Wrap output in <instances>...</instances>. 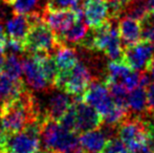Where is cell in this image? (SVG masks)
Here are the masks:
<instances>
[{
	"mask_svg": "<svg viewBox=\"0 0 154 153\" xmlns=\"http://www.w3.org/2000/svg\"><path fill=\"white\" fill-rule=\"evenodd\" d=\"M136 153H154V151L152 149H150L148 146H144L142 149H140Z\"/></svg>",
	"mask_w": 154,
	"mask_h": 153,
	"instance_id": "cell-35",
	"label": "cell"
},
{
	"mask_svg": "<svg viewBox=\"0 0 154 153\" xmlns=\"http://www.w3.org/2000/svg\"><path fill=\"white\" fill-rule=\"evenodd\" d=\"M147 6H148L149 11L154 13V0H146Z\"/></svg>",
	"mask_w": 154,
	"mask_h": 153,
	"instance_id": "cell-37",
	"label": "cell"
},
{
	"mask_svg": "<svg viewBox=\"0 0 154 153\" xmlns=\"http://www.w3.org/2000/svg\"><path fill=\"white\" fill-rule=\"evenodd\" d=\"M3 143H4V131L0 128V153H3Z\"/></svg>",
	"mask_w": 154,
	"mask_h": 153,
	"instance_id": "cell-33",
	"label": "cell"
},
{
	"mask_svg": "<svg viewBox=\"0 0 154 153\" xmlns=\"http://www.w3.org/2000/svg\"><path fill=\"white\" fill-rule=\"evenodd\" d=\"M1 1L3 2L4 4H6V5H12L15 0H1Z\"/></svg>",
	"mask_w": 154,
	"mask_h": 153,
	"instance_id": "cell-39",
	"label": "cell"
},
{
	"mask_svg": "<svg viewBox=\"0 0 154 153\" xmlns=\"http://www.w3.org/2000/svg\"><path fill=\"white\" fill-rule=\"evenodd\" d=\"M143 72H137V70H130L126 76L123 77V79L120 81L124 87L126 88L128 92L135 89L136 87L140 85V79H142Z\"/></svg>",
	"mask_w": 154,
	"mask_h": 153,
	"instance_id": "cell-26",
	"label": "cell"
},
{
	"mask_svg": "<svg viewBox=\"0 0 154 153\" xmlns=\"http://www.w3.org/2000/svg\"><path fill=\"white\" fill-rule=\"evenodd\" d=\"M82 8L85 23L92 29L102 26L109 20L108 5L105 0H84Z\"/></svg>",
	"mask_w": 154,
	"mask_h": 153,
	"instance_id": "cell-11",
	"label": "cell"
},
{
	"mask_svg": "<svg viewBox=\"0 0 154 153\" xmlns=\"http://www.w3.org/2000/svg\"><path fill=\"white\" fill-rule=\"evenodd\" d=\"M54 59L60 72H69L79 62L77 50L66 44H60L55 50Z\"/></svg>",
	"mask_w": 154,
	"mask_h": 153,
	"instance_id": "cell-19",
	"label": "cell"
},
{
	"mask_svg": "<svg viewBox=\"0 0 154 153\" xmlns=\"http://www.w3.org/2000/svg\"><path fill=\"white\" fill-rule=\"evenodd\" d=\"M82 0H47L46 11H61L70 10L79 5Z\"/></svg>",
	"mask_w": 154,
	"mask_h": 153,
	"instance_id": "cell-28",
	"label": "cell"
},
{
	"mask_svg": "<svg viewBox=\"0 0 154 153\" xmlns=\"http://www.w3.org/2000/svg\"><path fill=\"white\" fill-rule=\"evenodd\" d=\"M132 70L129 66H127L123 62L119 61H110L107 63L106 67V77H105V83H113V82H120L123 79L124 76Z\"/></svg>",
	"mask_w": 154,
	"mask_h": 153,
	"instance_id": "cell-23",
	"label": "cell"
},
{
	"mask_svg": "<svg viewBox=\"0 0 154 153\" xmlns=\"http://www.w3.org/2000/svg\"><path fill=\"white\" fill-rule=\"evenodd\" d=\"M121 39L126 45H132L142 41V22L129 16H123L118 24Z\"/></svg>",
	"mask_w": 154,
	"mask_h": 153,
	"instance_id": "cell-16",
	"label": "cell"
},
{
	"mask_svg": "<svg viewBox=\"0 0 154 153\" xmlns=\"http://www.w3.org/2000/svg\"><path fill=\"white\" fill-rule=\"evenodd\" d=\"M44 120V118H35L20 132L4 133L3 153H38L41 147V127Z\"/></svg>",
	"mask_w": 154,
	"mask_h": 153,
	"instance_id": "cell-3",
	"label": "cell"
},
{
	"mask_svg": "<svg viewBox=\"0 0 154 153\" xmlns=\"http://www.w3.org/2000/svg\"><path fill=\"white\" fill-rule=\"evenodd\" d=\"M102 153H130V152L127 149L125 144L116 135V136H112L108 139Z\"/></svg>",
	"mask_w": 154,
	"mask_h": 153,
	"instance_id": "cell-27",
	"label": "cell"
},
{
	"mask_svg": "<svg viewBox=\"0 0 154 153\" xmlns=\"http://www.w3.org/2000/svg\"><path fill=\"white\" fill-rule=\"evenodd\" d=\"M105 1H107V0H105Z\"/></svg>",
	"mask_w": 154,
	"mask_h": 153,
	"instance_id": "cell-41",
	"label": "cell"
},
{
	"mask_svg": "<svg viewBox=\"0 0 154 153\" xmlns=\"http://www.w3.org/2000/svg\"><path fill=\"white\" fill-rule=\"evenodd\" d=\"M4 61H5V55H4V51H1L0 53V72H2Z\"/></svg>",
	"mask_w": 154,
	"mask_h": 153,
	"instance_id": "cell-36",
	"label": "cell"
},
{
	"mask_svg": "<svg viewBox=\"0 0 154 153\" xmlns=\"http://www.w3.org/2000/svg\"><path fill=\"white\" fill-rule=\"evenodd\" d=\"M6 36H0V53L4 51V45H5Z\"/></svg>",
	"mask_w": 154,
	"mask_h": 153,
	"instance_id": "cell-34",
	"label": "cell"
},
{
	"mask_svg": "<svg viewBox=\"0 0 154 153\" xmlns=\"http://www.w3.org/2000/svg\"><path fill=\"white\" fill-rule=\"evenodd\" d=\"M127 107L130 112L135 115L143 116L147 113V91L146 87L138 86L135 89L128 92Z\"/></svg>",
	"mask_w": 154,
	"mask_h": 153,
	"instance_id": "cell-20",
	"label": "cell"
},
{
	"mask_svg": "<svg viewBox=\"0 0 154 153\" xmlns=\"http://www.w3.org/2000/svg\"><path fill=\"white\" fill-rule=\"evenodd\" d=\"M78 20H83V8L80 5L70 10L43 11V21L48 25L56 36L65 33Z\"/></svg>",
	"mask_w": 154,
	"mask_h": 153,
	"instance_id": "cell-9",
	"label": "cell"
},
{
	"mask_svg": "<svg viewBox=\"0 0 154 153\" xmlns=\"http://www.w3.org/2000/svg\"><path fill=\"white\" fill-rule=\"evenodd\" d=\"M147 91V115L154 118V83H150L146 88Z\"/></svg>",
	"mask_w": 154,
	"mask_h": 153,
	"instance_id": "cell-31",
	"label": "cell"
},
{
	"mask_svg": "<svg viewBox=\"0 0 154 153\" xmlns=\"http://www.w3.org/2000/svg\"><path fill=\"white\" fill-rule=\"evenodd\" d=\"M41 0H15L13 2V12L14 14H20V15H27L34 12H39L38 10L40 6Z\"/></svg>",
	"mask_w": 154,
	"mask_h": 153,
	"instance_id": "cell-25",
	"label": "cell"
},
{
	"mask_svg": "<svg viewBox=\"0 0 154 153\" xmlns=\"http://www.w3.org/2000/svg\"><path fill=\"white\" fill-rule=\"evenodd\" d=\"M59 45L56 34L43 20L32 25L24 40L25 51L29 54L42 51L53 55Z\"/></svg>",
	"mask_w": 154,
	"mask_h": 153,
	"instance_id": "cell-6",
	"label": "cell"
},
{
	"mask_svg": "<svg viewBox=\"0 0 154 153\" xmlns=\"http://www.w3.org/2000/svg\"><path fill=\"white\" fill-rule=\"evenodd\" d=\"M108 139V134L101 128L93 129L81 133L79 145L85 153H102Z\"/></svg>",
	"mask_w": 154,
	"mask_h": 153,
	"instance_id": "cell-14",
	"label": "cell"
},
{
	"mask_svg": "<svg viewBox=\"0 0 154 153\" xmlns=\"http://www.w3.org/2000/svg\"><path fill=\"white\" fill-rule=\"evenodd\" d=\"M2 72L14 80L22 79V58L15 54H8V56H5Z\"/></svg>",
	"mask_w": 154,
	"mask_h": 153,
	"instance_id": "cell-22",
	"label": "cell"
},
{
	"mask_svg": "<svg viewBox=\"0 0 154 153\" xmlns=\"http://www.w3.org/2000/svg\"><path fill=\"white\" fill-rule=\"evenodd\" d=\"M72 105L75 112V132L82 133L101 128L103 124L101 115L92 106L84 102L82 96H75Z\"/></svg>",
	"mask_w": 154,
	"mask_h": 153,
	"instance_id": "cell-10",
	"label": "cell"
},
{
	"mask_svg": "<svg viewBox=\"0 0 154 153\" xmlns=\"http://www.w3.org/2000/svg\"><path fill=\"white\" fill-rule=\"evenodd\" d=\"M148 13L149 8L145 0H131V2L125 11L126 16H129L140 21L144 20Z\"/></svg>",
	"mask_w": 154,
	"mask_h": 153,
	"instance_id": "cell-24",
	"label": "cell"
},
{
	"mask_svg": "<svg viewBox=\"0 0 154 153\" xmlns=\"http://www.w3.org/2000/svg\"><path fill=\"white\" fill-rule=\"evenodd\" d=\"M146 72H148L149 77H150L152 80H154V57L150 61V63H149L148 67H147V69H146Z\"/></svg>",
	"mask_w": 154,
	"mask_h": 153,
	"instance_id": "cell-32",
	"label": "cell"
},
{
	"mask_svg": "<svg viewBox=\"0 0 154 153\" xmlns=\"http://www.w3.org/2000/svg\"><path fill=\"white\" fill-rule=\"evenodd\" d=\"M38 153H42V152H41V151H39V152H38Z\"/></svg>",
	"mask_w": 154,
	"mask_h": 153,
	"instance_id": "cell-40",
	"label": "cell"
},
{
	"mask_svg": "<svg viewBox=\"0 0 154 153\" xmlns=\"http://www.w3.org/2000/svg\"><path fill=\"white\" fill-rule=\"evenodd\" d=\"M154 57V45L146 40L132 45H126L124 48L122 62L132 70L146 72L150 61Z\"/></svg>",
	"mask_w": 154,
	"mask_h": 153,
	"instance_id": "cell-8",
	"label": "cell"
},
{
	"mask_svg": "<svg viewBox=\"0 0 154 153\" xmlns=\"http://www.w3.org/2000/svg\"><path fill=\"white\" fill-rule=\"evenodd\" d=\"M61 153H85V152L81 149V147H78V148H75V149L69 150V151H65V152H61Z\"/></svg>",
	"mask_w": 154,
	"mask_h": 153,
	"instance_id": "cell-38",
	"label": "cell"
},
{
	"mask_svg": "<svg viewBox=\"0 0 154 153\" xmlns=\"http://www.w3.org/2000/svg\"><path fill=\"white\" fill-rule=\"evenodd\" d=\"M118 136L126 145L130 153H136L144 146L154 131V123L142 116L129 115L118 125Z\"/></svg>",
	"mask_w": 154,
	"mask_h": 153,
	"instance_id": "cell-2",
	"label": "cell"
},
{
	"mask_svg": "<svg viewBox=\"0 0 154 153\" xmlns=\"http://www.w3.org/2000/svg\"><path fill=\"white\" fill-rule=\"evenodd\" d=\"M88 34V25L83 20H78L62 35L57 36L60 44H77L79 45Z\"/></svg>",
	"mask_w": 154,
	"mask_h": 153,
	"instance_id": "cell-21",
	"label": "cell"
},
{
	"mask_svg": "<svg viewBox=\"0 0 154 153\" xmlns=\"http://www.w3.org/2000/svg\"><path fill=\"white\" fill-rule=\"evenodd\" d=\"M82 99L85 103L92 106L101 115L102 118L109 115L116 105L105 82L97 80H92L82 96Z\"/></svg>",
	"mask_w": 154,
	"mask_h": 153,
	"instance_id": "cell-7",
	"label": "cell"
},
{
	"mask_svg": "<svg viewBox=\"0 0 154 153\" xmlns=\"http://www.w3.org/2000/svg\"><path fill=\"white\" fill-rule=\"evenodd\" d=\"M92 50L102 51L111 61L122 62L124 48L118 25L111 19L92 33Z\"/></svg>",
	"mask_w": 154,
	"mask_h": 153,
	"instance_id": "cell-4",
	"label": "cell"
},
{
	"mask_svg": "<svg viewBox=\"0 0 154 153\" xmlns=\"http://www.w3.org/2000/svg\"><path fill=\"white\" fill-rule=\"evenodd\" d=\"M22 74L24 75L25 83L35 91H46L53 87L43 76L38 63L32 55L22 58Z\"/></svg>",
	"mask_w": 154,
	"mask_h": 153,
	"instance_id": "cell-12",
	"label": "cell"
},
{
	"mask_svg": "<svg viewBox=\"0 0 154 153\" xmlns=\"http://www.w3.org/2000/svg\"><path fill=\"white\" fill-rule=\"evenodd\" d=\"M93 80L92 74L84 62L79 61L69 72H59L55 87L69 96H82Z\"/></svg>",
	"mask_w": 154,
	"mask_h": 153,
	"instance_id": "cell-5",
	"label": "cell"
},
{
	"mask_svg": "<svg viewBox=\"0 0 154 153\" xmlns=\"http://www.w3.org/2000/svg\"><path fill=\"white\" fill-rule=\"evenodd\" d=\"M29 55H32V58L36 60L39 67H40L41 72H42L43 76L47 80V82H48L53 87H55L56 79H57L60 70H59V68H58L57 64H56V61H55V59H54L53 55L48 53H42V51L32 53V54H29Z\"/></svg>",
	"mask_w": 154,
	"mask_h": 153,
	"instance_id": "cell-18",
	"label": "cell"
},
{
	"mask_svg": "<svg viewBox=\"0 0 154 153\" xmlns=\"http://www.w3.org/2000/svg\"><path fill=\"white\" fill-rule=\"evenodd\" d=\"M142 22V39L154 45V19L148 13Z\"/></svg>",
	"mask_w": 154,
	"mask_h": 153,
	"instance_id": "cell-29",
	"label": "cell"
},
{
	"mask_svg": "<svg viewBox=\"0 0 154 153\" xmlns=\"http://www.w3.org/2000/svg\"><path fill=\"white\" fill-rule=\"evenodd\" d=\"M45 115L41 112L36 98L27 89L0 106V126L4 133L20 132L31 121Z\"/></svg>",
	"mask_w": 154,
	"mask_h": 153,
	"instance_id": "cell-1",
	"label": "cell"
},
{
	"mask_svg": "<svg viewBox=\"0 0 154 153\" xmlns=\"http://www.w3.org/2000/svg\"><path fill=\"white\" fill-rule=\"evenodd\" d=\"M26 90L22 79L14 80L0 72V106Z\"/></svg>",
	"mask_w": 154,
	"mask_h": 153,
	"instance_id": "cell-17",
	"label": "cell"
},
{
	"mask_svg": "<svg viewBox=\"0 0 154 153\" xmlns=\"http://www.w3.org/2000/svg\"><path fill=\"white\" fill-rule=\"evenodd\" d=\"M31 26V21L27 15L14 14L11 18L5 20L4 34L8 38L24 43Z\"/></svg>",
	"mask_w": 154,
	"mask_h": 153,
	"instance_id": "cell-15",
	"label": "cell"
},
{
	"mask_svg": "<svg viewBox=\"0 0 154 153\" xmlns=\"http://www.w3.org/2000/svg\"><path fill=\"white\" fill-rule=\"evenodd\" d=\"M72 102L73 100L69 96L68 93L64 91L56 92L51 94L47 100L46 107H45L43 115H45V118L59 122L62 116L66 113V111L70 108Z\"/></svg>",
	"mask_w": 154,
	"mask_h": 153,
	"instance_id": "cell-13",
	"label": "cell"
},
{
	"mask_svg": "<svg viewBox=\"0 0 154 153\" xmlns=\"http://www.w3.org/2000/svg\"><path fill=\"white\" fill-rule=\"evenodd\" d=\"M8 51V54H15L18 55L23 51H25L24 43L18 40H14L6 37L5 39V45H4V51Z\"/></svg>",
	"mask_w": 154,
	"mask_h": 153,
	"instance_id": "cell-30",
	"label": "cell"
}]
</instances>
